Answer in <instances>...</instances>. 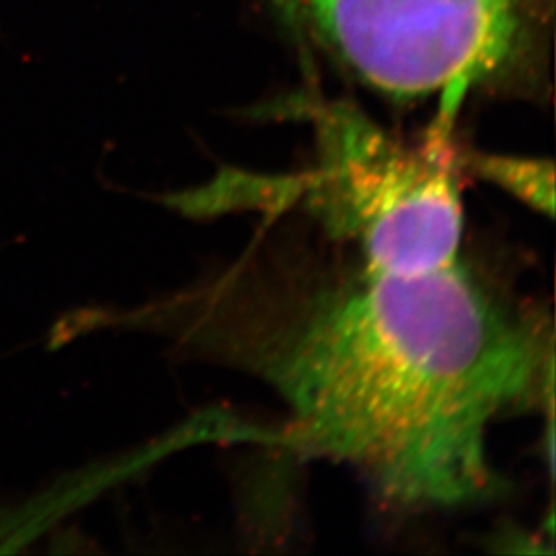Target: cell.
Here are the masks:
<instances>
[{"instance_id": "277c9868", "label": "cell", "mask_w": 556, "mask_h": 556, "mask_svg": "<svg viewBox=\"0 0 556 556\" xmlns=\"http://www.w3.org/2000/svg\"><path fill=\"white\" fill-rule=\"evenodd\" d=\"M468 166L483 179L525 200L533 210L552 216L555 211V166L544 159L473 153Z\"/></svg>"}, {"instance_id": "6da1fadb", "label": "cell", "mask_w": 556, "mask_h": 556, "mask_svg": "<svg viewBox=\"0 0 556 556\" xmlns=\"http://www.w3.org/2000/svg\"><path fill=\"white\" fill-rule=\"evenodd\" d=\"M265 232L153 312L191 352L251 372L289 407L274 441L355 468L400 509L497 497L489 432L555 399L544 309L457 257L426 274Z\"/></svg>"}, {"instance_id": "7a4b0ae2", "label": "cell", "mask_w": 556, "mask_h": 556, "mask_svg": "<svg viewBox=\"0 0 556 556\" xmlns=\"http://www.w3.org/2000/svg\"><path fill=\"white\" fill-rule=\"evenodd\" d=\"M463 94H443L420 144L389 136L346 101L306 105L319 164L295 179L265 182L263 205L301 204L328 240L353 243L364 262L396 274H426L459 257L463 207L452 130Z\"/></svg>"}, {"instance_id": "3957f363", "label": "cell", "mask_w": 556, "mask_h": 556, "mask_svg": "<svg viewBox=\"0 0 556 556\" xmlns=\"http://www.w3.org/2000/svg\"><path fill=\"white\" fill-rule=\"evenodd\" d=\"M315 37L394 100L470 89L519 31L515 0H287Z\"/></svg>"}]
</instances>
